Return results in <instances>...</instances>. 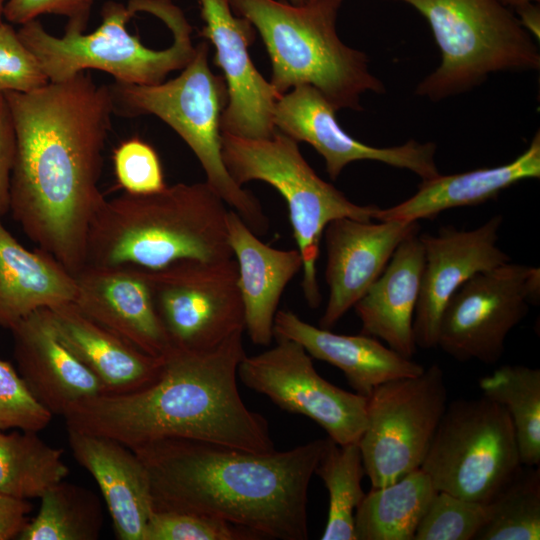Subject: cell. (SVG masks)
<instances>
[{
    "mask_svg": "<svg viewBox=\"0 0 540 540\" xmlns=\"http://www.w3.org/2000/svg\"><path fill=\"white\" fill-rule=\"evenodd\" d=\"M4 95L16 136L9 211L74 275L86 264L89 229L106 200L99 181L115 114L110 86L83 71Z\"/></svg>",
    "mask_w": 540,
    "mask_h": 540,
    "instance_id": "obj_1",
    "label": "cell"
},
{
    "mask_svg": "<svg viewBox=\"0 0 540 540\" xmlns=\"http://www.w3.org/2000/svg\"><path fill=\"white\" fill-rule=\"evenodd\" d=\"M330 438L255 453L168 438L131 449L148 472L154 511L202 514L261 539L308 538V489Z\"/></svg>",
    "mask_w": 540,
    "mask_h": 540,
    "instance_id": "obj_2",
    "label": "cell"
},
{
    "mask_svg": "<svg viewBox=\"0 0 540 540\" xmlns=\"http://www.w3.org/2000/svg\"><path fill=\"white\" fill-rule=\"evenodd\" d=\"M243 332L217 347H171L157 379L128 393L101 394L75 404L66 428L101 435L134 449L181 438L255 453L275 450L268 421L239 393L238 368L246 356Z\"/></svg>",
    "mask_w": 540,
    "mask_h": 540,
    "instance_id": "obj_3",
    "label": "cell"
},
{
    "mask_svg": "<svg viewBox=\"0 0 540 540\" xmlns=\"http://www.w3.org/2000/svg\"><path fill=\"white\" fill-rule=\"evenodd\" d=\"M226 204L206 182L105 200L88 234L86 264L157 270L186 259L233 258Z\"/></svg>",
    "mask_w": 540,
    "mask_h": 540,
    "instance_id": "obj_4",
    "label": "cell"
},
{
    "mask_svg": "<svg viewBox=\"0 0 540 540\" xmlns=\"http://www.w3.org/2000/svg\"><path fill=\"white\" fill-rule=\"evenodd\" d=\"M233 13L260 34L272 67L271 84L283 95L299 85L316 88L336 109L362 110L361 96L385 93L367 55L347 46L336 23L345 0H228Z\"/></svg>",
    "mask_w": 540,
    "mask_h": 540,
    "instance_id": "obj_5",
    "label": "cell"
},
{
    "mask_svg": "<svg viewBox=\"0 0 540 540\" xmlns=\"http://www.w3.org/2000/svg\"><path fill=\"white\" fill-rule=\"evenodd\" d=\"M144 7L171 32L169 45L151 47L138 33L130 32L128 23L138 12L128 3L116 1L105 2L101 23L91 33L65 27L63 36L58 37L35 19L22 24L18 35L50 82L95 69L110 74L115 82L155 85L186 67L195 55L196 45L192 26L172 0H144Z\"/></svg>",
    "mask_w": 540,
    "mask_h": 540,
    "instance_id": "obj_6",
    "label": "cell"
},
{
    "mask_svg": "<svg viewBox=\"0 0 540 540\" xmlns=\"http://www.w3.org/2000/svg\"><path fill=\"white\" fill-rule=\"evenodd\" d=\"M208 56L209 45L201 42L173 79L155 85H109L114 113L154 115L171 127L198 159L205 182L254 233L264 234L269 221L259 200L233 180L222 159L220 125L228 93L224 78L212 72Z\"/></svg>",
    "mask_w": 540,
    "mask_h": 540,
    "instance_id": "obj_7",
    "label": "cell"
},
{
    "mask_svg": "<svg viewBox=\"0 0 540 540\" xmlns=\"http://www.w3.org/2000/svg\"><path fill=\"white\" fill-rule=\"evenodd\" d=\"M224 165L240 186L262 181L285 199L293 236L302 257L301 288L308 306L316 309L322 296L316 263L325 227L338 218L375 219L377 205H358L313 170L298 143L278 130L267 139L221 135Z\"/></svg>",
    "mask_w": 540,
    "mask_h": 540,
    "instance_id": "obj_8",
    "label": "cell"
},
{
    "mask_svg": "<svg viewBox=\"0 0 540 540\" xmlns=\"http://www.w3.org/2000/svg\"><path fill=\"white\" fill-rule=\"evenodd\" d=\"M427 20L441 52L439 67L415 93L439 101L480 85L500 71L538 70L539 49L499 0H396Z\"/></svg>",
    "mask_w": 540,
    "mask_h": 540,
    "instance_id": "obj_9",
    "label": "cell"
},
{
    "mask_svg": "<svg viewBox=\"0 0 540 540\" xmlns=\"http://www.w3.org/2000/svg\"><path fill=\"white\" fill-rule=\"evenodd\" d=\"M522 466L506 409L482 395L447 404L420 469L437 491L489 503Z\"/></svg>",
    "mask_w": 540,
    "mask_h": 540,
    "instance_id": "obj_10",
    "label": "cell"
},
{
    "mask_svg": "<svg viewBox=\"0 0 540 540\" xmlns=\"http://www.w3.org/2000/svg\"><path fill=\"white\" fill-rule=\"evenodd\" d=\"M447 404L444 373L437 364L372 391L358 441L372 487L388 485L420 468Z\"/></svg>",
    "mask_w": 540,
    "mask_h": 540,
    "instance_id": "obj_11",
    "label": "cell"
},
{
    "mask_svg": "<svg viewBox=\"0 0 540 540\" xmlns=\"http://www.w3.org/2000/svg\"><path fill=\"white\" fill-rule=\"evenodd\" d=\"M140 270L171 347L206 351L244 332L234 257L186 259L157 270Z\"/></svg>",
    "mask_w": 540,
    "mask_h": 540,
    "instance_id": "obj_12",
    "label": "cell"
},
{
    "mask_svg": "<svg viewBox=\"0 0 540 540\" xmlns=\"http://www.w3.org/2000/svg\"><path fill=\"white\" fill-rule=\"evenodd\" d=\"M540 300V269L506 262L464 282L446 304L437 347L457 361L494 364L509 332Z\"/></svg>",
    "mask_w": 540,
    "mask_h": 540,
    "instance_id": "obj_13",
    "label": "cell"
},
{
    "mask_svg": "<svg viewBox=\"0 0 540 540\" xmlns=\"http://www.w3.org/2000/svg\"><path fill=\"white\" fill-rule=\"evenodd\" d=\"M276 340L272 348L243 358L241 382L282 410L310 418L338 445L358 443L366 425L367 397L325 380L297 342Z\"/></svg>",
    "mask_w": 540,
    "mask_h": 540,
    "instance_id": "obj_14",
    "label": "cell"
},
{
    "mask_svg": "<svg viewBox=\"0 0 540 540\" xmlns=\"http://www.w3.org/2000/svg\"><path fill=\"white\" fill-rule=\"evenodd\" d=\"M336 111L316 88L299 85L278 99L273 122L276 130L292 140L311 145L323 157L332 180H336L348 164L359 160L378 161L407 169L422 180L440 174L435 162L434 143L409 140L394 147L369 146L341 128Z\"/></svg>",
    "mask_w": 540,
    "mask_h": 540,
    "instance_id": "obj_15",
    "label": "cell"
},
{
    "mask_svg": "<svg viewBox=\"0 0 540 540\" xmlns=\"http://www.w3.org/2000/svg\"><path fill=\"white\" fill-rule=\"evenodd\" d=\"M204 25L201 35L215 47L214 63L222 72L228 101L221 133L267 139L276 131L274 108L281 95L252 62L248 48L255 40L249 20L233 13L228 0H198Z\"/></svg>",
    "mask_w": 540,
    "mask_h": 540,
    "instance_id": "obj_16",
    "label": "cell"
},
{
    "mask_svg": "<svg viewBox=\"0 0 540 540\" xmlns=\"http://www.w3.org/2000/svg\"><path fill=\"white\" fill-rule=\"evenodd\" d=\"M502 222V215H494L475 229L444 226L436 234L419 236L424 250V267L413 319L417 347H437L443 310L464 282L479 272L510 261L498 246Z\"/></svg>",
    "mask_w": 540,
    "mask_h": 540,
    "instance_id": "obj_17",
    "label": "cell"
},
{
    "mask_svg": "<svg viewBox=\"0 0 540 540\" xmlns=\"http://www.w3.org/2000/svg\"><path fill=\"white\" fill-rule=\"evenodd\" d=\"M338 218L327 224L325 281L329 297L320 327L334 326L383 272L398 245L419 232L418 221Z\"/></svg>",
    "mask_w": 540,
    "mask_h": 540,
    "instance_id": "obj_18",
    "label": "cell"
},
{
    "mask_svg": "<svg viewBox=\"0 0 540 540\" xmlns=\"http://www.w3.org/2000/svg\"><path fill=\"white\" fill-rule=\"evenodd\" d=\"M17 371L36 400L53 416L105 394L97 377L59 339L48 309L37 310L10 329Z\"/></svg>",
    "mask_w": 540,
    "mask_h": 540,
    "instance_id": "obj_19",
    "label": "cell"
},
{
    "mask_svg": "<svg viewBox=\"0 0 540 540\" xmlns=\"http://www.w3.org/2000/svg\"><path fill=\"white\" fill-rule=\"evenodd\" d=\"M74 304L141 351L162 357L171 348L140 269L85 264L73 275Z\"/></svg>",
    "mask_w": 540,
    "mask_h": 540,
    "instance_id": "obj_20",
    "label": "cell"
},
{
    "mask_svg": "<svg viewBox=\"0 0 540 540\" xmlns=\"http://www.w3.org/2000/svg\"><path fill=\"white\" fill-rule=\"evenodd\" d=\"M66 429L74 459L99 486L116 538L144 540L154 509L150 480L142 461L130 448L116 440Z\"/></svg>",
    "mask_w": 540,
    "mask_h": 540,
    "instance_id": "obj_21",
    "label": "cell"
},
{
    "mask_svg": "<svg viewBox=\"0 0 540 540\" xmlns=\"http://www.w3.org/2000/svg\"><path fill=\"white\" fill-rule=\"evenodd\" d=\"M227 233L237 264L244 331L253 344L268 346L281 296L302 270V257L298 249L282 250L262 242L234 210L227 213Z\"/></svg>",
    "mask_w": 540,
    "mask_h": 540,
    "instance_id": "obj_22",
    "label": "cell"
},
{
    "mask_svg": "<svg viewBox=\"0 0 540 540\" xmlns=\"http://www.w3.org/2000/svg\"><path fill=\"white\" fill-rule=\"evenodd\" d=\"M274 338L295 341L311 357L337 367L354 391L365 397L385 382L417 376L425 369L372 336L333 333L305 322L290 310L277 311Z\"/></svg>",
    "mask_w": 540,
    "mask_h": 540,
    "instance_id": "obj_23",
    "label": "cell"
},
{
    "mask_svg": "<svg viewBox=\"0 0 540 540\" xmlns=\"http://www.w3.org/2000/svg\"><path fill=\"white\" fill-rule=\"evenodd\" d=\"M423 267L424 250L416 232L398 245L383 272L353 307L361 321L362 334L384 341L410 359L417 347L413 319Z\"/></svg>",
    "mask_w": 540,
    "mask_h": 540,
    "instance_id": "obj_24",
    "label": "cell"
},
{
    "mask_svg": "<svg viewBox=\"0 0 540 540\" xmlns=\"http://www.w3.org/2000/svg\"><path fill=\"white\" fill-rule=\"evenodd\" d=\"M48 311L59 339L97 377L107 394L142 389L159 376L163 357L141 351L86 316L74 303Z\"/></svg>",
    "mask_w": 540,
    "mask_h": 540,
    "instance_id": "obj_25",
    "label": "cell"
},
{
    "mask_svg": "<svg viewBox=\"0 0 540 540\" xmlns=\"http://www.w3.org/2000/svg\"><path fill=\"white\" fill-rule=\"evenodd\" d=\"M540 177V133L513 161L491 168L441 175L422 180L417 192L403 202L379 209L375 220L415 222L432 219L441 212L494 200L510 186Z\"/></svg>",
    "mask_w": 540,
    "mask_h": 540,
    "instance_id": "obj_26",
    "label": "cell"
},
{
    "mask_svg": "<svg viewBox=\"0 0 540 540\" xmlns=\"http://www.w3.org/2000/svg\"><path fill=\"white\" fill-rule=\"evenodd\" d=\"M74 276L40 248L21 245L0 218V326L11 329L40 309L74 303Z\"/></svg>",
    "mask_w": 540,
    "mask_h": 540,
    "instance_id": "obj_27",
    "label": "cell"
},
{
    "mask_svg": "<svg viewBox=\"0 0 540 540\" xmlns=\"http://www.w3.org/2000/svg\"><path fill=\"white\" fill-rule=\"evenodd\" d=\"M438 491L420 468L382 487H372L355 511L356 540H414Z\"/></svg>",
    "mask_w": 540,
    "mask_h": 540,
    "instance_id": "obj_28",
    "label": "cell"
},
{
    "mask_svg": "<svg viewBox=\"0 0 540 540\" xmlns=\"http://www.w3.org/2000/svg\"><path fill=\"white\" fill-rule=\"evenodd\" d=\"M63 454V449L46 443L38 432L0 429V493L40 498L68 476Z\"/></svg>",
    "mask_w": 540,
    "mask_h": 540,
    "instance_id": "obj_29",
    "label": "cell"
},
{
    "mask_svg": "<svg viewBox=\"0 0 540 540\" xmlns=\"http://www.w3.org/2000/svg\"><path fill=\"white\" fill-rule=\"evenodd\" d=\"M484 396L502 405L515 430L521 463L540 464V370L503 365L479 380Z\"/></svg>",
    "mask_w": 540,
    "mask_h": 540,
    "instance_id": "obj_30",
    "label": "cell"
},
{
    "mask_svg": "<svg viewBox=\"0 0 540 540\" xmlns=\"http://www.w3.org/2000/svg\"><path fill=\"white\" fill-rule=\"evenodd\" d=\"M38 513L20 540H96L103 525L99 497L89 489L64 480L40 497Z\"/></svg>",
    "mask_w": 540,
    "mask_h": 540,
    "instance_id": "obj_31",
    "label": "cell"
},
{
    "mask_svg": "<svg viewBox=\"0 0 540 540\" xmlns=\"http://www.w3.org/2000/svg\"><path fill=\"white\" fill-rule=\"evenodd\" d=\"M314 474L323 481L329 495L327 523L322 540H356L355 511L365 493V475L358 443L338 445L330 439Z\"/></svg>",
    "mask_w": 540,
    "mask_h": 540,
    "instance_id": "obj_32",
    "label": "cell"
},
{
    "mask_svg": "<svg viewBox=\"0 0 540 540\" xmlns=\"http://www.w3.org/2000/svg\"><path fill=\"white\" fill-rule=\"evenodd\" d=\"M489 518L475 539H540V469L522 466L489 502Z\"/></svg>",
    "mask_w": 540,
    "mask_h": 540,
    "instance_id": "obj_33",
    "label": "cell"
},
{
    "mask_svg": "<svg viewBox=\"0 0 540 540\" xmlns=\"http://www.w3.org/2000/svg\"><path fill=\"white\" fill-rule=\"evenodd\" d=\"M488 518L487 503L438 491L416 529L414 540L475 539Z\"/></svg>",
    "mask_w": 540,
    "mask_h": 540,
    "instance_id": "obj_34",
    "label": "cell"
},
{
    "mask_svg": "<svg viewBox=\"0 0 540 540\" xmlns=\"http://www.w3.org/2000/svg\"><path fill=\"white\" fill-rule=\"evenodd\" d=\"M254 532L191 512L153 511L144 540H260Z\"/></svg>",
    "mask_w": 540,
    "mask_h": 540,
    "instance_id": "obj_35",
    "label": "cell"
},
{
    "mask_svg": "<svg viewBox=\"0 0 540 540\" xmlns=\"http://www.w3.org/2000/svg\"><path fill=\"white\" fill-rule=\"evenodd\" d=\"M52 418L31 394L19 372L0 359V429L39 432Z\"/></svg>",
    "mask_w": 540,
    "mask_h": 540,
    "instance_id": "obj_36",
    "label": "cell"
},
{
    "mask_svg": "<svg viewBox=\"0 0 540 540\" xmlns=\"http://www.w3.org/2000/svg\"><path fill=\"white\" fill-rule=\"evenodd\" d=\"M34 54L9 22L0 21V93H29L49 83Z\"/></svg>",
    "mask_w": 540,
    "mask_h": 540,
    "instance_id": "obj_37",
    "label": "cell"
},
{
    "mask_svg": "<svg viewBox=\"0 0 540 540\" xmlns=\"http://www.w3.org/2000/svg\"><path fill=\"white\" fill-rule=\"evenodd\" d=\"M115 175L125 192L149 194L167 185L158 154L138 138L122 142L113 153Z\"/></svg>",
    "mask_w": 540,
    "mask_h": 540,
    "instance_id": "obj_38",
    "label": "cell"
},
{
    "mask_svg": "<svg viewBox=\"0 0 540 540\" xmlns=\"http://www.w3.org/2000/svg\"><path fill=\"white\" fill-rule=\"evenodd\" d=\"M95 0H5L3 16L12 24H25L43 14L67 19L66 27L85 31Z\"/></svg>",
    "mask_w": 540,
    "mask_h": 540,
    "instance_id": "obj_39",
    "label": "cell"
},
{
    "mask_svg": "<svg viewBox=\"0 0 540 540\" xmlns=\"http://www.w3.org/2000/svg\"><path fill=\"white\" fill-rule=\"evenodd\" d=\"M15 153L14 124L5 95L0 93V218L9 211Z\"/></svg>",
    "mask_w": 540,
    "mask_h": 540,
    "instance_id": "obj_40",
    "label": "cell"
},
{
    "mask_svg": "<svg viewBox=\"0 0 540 540\" xmlns=\"http://www.w3.org/2000/svg\"><path fill=\"white\" fill-rule=\"evenodd\" d=\"M32 505L20 499L0 493V540L18 539L29 522Z\"/></svg>",
    "mask_w": 540,
    "mask_h": 540,
    "instance_id": "obj_41",
    "label": "cell"
},
{
    "mask_svg": "<svg viewBox=\"0 0 540 540\" xmlns=\"http://www.w3.org/2000/svg\"><path fill=\"white\" fill-rule=\"evenodd\" d=\"M521 25L537 39L540 37V10L534 3L515 10Z\"/></svg>",
    "mask_w": 540,
    "mask_h": 540,
    "instance_id": "obj_42",
    "label": "cell"
},
{
    "mask_svg": "<svg viewBox=\"0 0 540 540\" xmlns=\"http://www.w3.org/2000/svg\"><path fill=\"white\" fill-rule=\"evenodd\" d=\"M507 7H513L515 10L531 3H538L540 0H499Z\"/></svg>",
    "mask_w": 540,
    "mask_h": 540,
    "instance_id": "obj_43",
    "label": "cell"
},
{
    "mask_svg": "<svg viewBox=\"0 0 540 540\" xmlns=\"http://www.w3.org/2000/svg\"><path fill=\"white\" fill-rule=\"evenodd\" d=\"M281 1H285L294 5H299V4L305 3L308 0H281Z\"/></svg>",
    "mask_w": 540,
    "mask_h": 540,
    "instance_id": "obj_44",
    "label": "cell"
},
{
    "mask_svg": "<svg viewBox=\"0 0 540 540\" xmlns=\"http://www.w3.org/2000/svg\"><path fill=\"white\" fill-rule=\"evenodd\" d=\"M4 3H5V0H0V21H1V15H3Z\"/></svg>",
    "mask_w": 540,
    "mask_h": 540,
    "instance_id": "obj_45",
    "label": "cell"
}]
</instances>
